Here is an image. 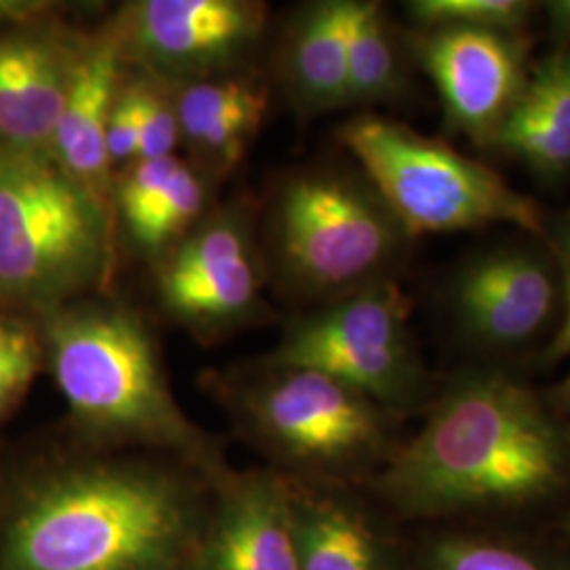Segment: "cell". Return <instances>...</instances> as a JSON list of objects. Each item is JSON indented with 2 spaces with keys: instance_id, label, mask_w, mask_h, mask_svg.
<instances>
[{
  "instance_id": "1",
  "label": "cell",
  "mask_w": 570,
  "mask_h": 570,
  "mask_svg": "<svg viewBox=\"0 0 570 570\" xmlns=\"http://www.w3.org/2000/svg\"><path fill=\"white\" fill-rule=\"evenodd\" d=\"M569 487V429L527 385L489 370L450 383L374 478L407 520L541 510Z\"/></svg>"
},
{
  "instance_id": "2",
  "label": "cell",
  "mask_w": 570,
  "mask_h": 570,
  "mask_svg": "<svg viewBox=\"0 0 570 570\" xmlns=\"http://www.w3.org/2000/svg\"><path fill=\"white\" fill-rule=\"evenodd\" d=\"M202 492L174 469L77 461L30 480L0 515V570H193Z\"/></svg>"
},
{
  "instance_id": "3",
  "label": "cell",
  "mask_w": 570,
  "mask_h": 570,
  "mask_svg": "<svg viewBox=\"0 0 570 570\" xmlns=\"http://www.w3.org/2000/svg\"><path fill=\"white\" fill-rule=\"evenodd\" d=\"M49 366L91 442L169 450L212 480L218 450L178 406L142 320L117 305H68L47 322Z\"/></svg>"
},
{
  "instance_id": "4",
  "label": "cell",
  "mask_w": 570,
  "mask_h": 570,
  "mask_svg": "<svg viewBox=\"0 0 570 570\" xmlns=\"http://www.w3.org/2000/svg\"><path fill=\"white\" fill-rule=\"evenodd\" d=\"M108 205L47 150L0 144V301L53 313L108 279Z\"/></svg>"
},
{
  "instance_id": "5",
  "label": "cell",
  "mask_w": 570,
  "mask_h": 570,
  "mask_svg": "<svg viewBox=\"0 0 570 570\" xmlns=\"http://www.w3.org/2000/svg\"><path fill=\"white\" fill-rule=\"evenodd\" d=\"M341 140L410 235H440L513 225L543 233L541 212L497 171L406 125L364 115Z\"/></svg>"
},
{
  "instance_id": "6",
  "label": "cell",
  "mask_w": 570,
  "mask_h": 570,
  "mask_svg": "<svg viewBox=\"0 0 570 570\" xmlns=\"http://www.w3.org/2000/svg\"><path fill=\"white\" fill-rule=\"evenodd\" d=\"M273 237L292 284L306 292H357L400 254L407 233L372 184L313 171L282 188Z\"/></svg>"
},
{
  "instance_id": "7",
  "label": "cell",
  "mask_w": 570,
  "mask_h": 570,
  "mask_svg": "<svg viewBox=\"0 0 570 570\" xmlns=\"http://www.w3.org/2000/svg\"><path fill=\"white\" fill-rule=\"evenodd\" d=\"M245 389V428L282 463L343 480L387 461V410L357 389L305 367H271Z\"/></svg>"
},
{
  "instance_id": "8",
  "label": "cell",
  "mask_w": 570,
  "mask_h": 570,
  "mask_svg": "<svg viewBox=\"0 0 570 570\" xmlns=\"http://www.w3.org/2000/svg\"><path fill=\"white\" fill-rule=\"evenodd\" d=\"M271 367H305L357 389L387 412L416 406L428 376L407 327L404 294L370 284L306 317L271 355Z\"/></svg>"
},
{
  "instance_id": "9",
  "label": "cell",
  "mask_w": 570,
  "mask_h": 570,
  "mask_svg": "<svg viewBox=\"0 0 570 570\" xmlns=\"http://www.w3.org/2000/svg\"><path fill=\"white\" fill-rule=\"evenodd\" d=\"M263 271L242 209L197 223L165 252L157 292L165 313L197 336H220L263 311Z\"/></svg>"
},
{
  "instance_id": "10",
  "label": "cell",
  "mask_w": 570,
  "mask_h": 570,
  "mask_svg": "<svg viewBox=\"0 0 570 570\" xmlns=\"http://www.w3.org/2000/svg\"><path fill=\"white\" fill-rule=\"evenodd\" d=\"M266 7L252 0H142L115 20L122 58L159 79H205L263 37Z\"/></svg>"
},
{
  "instance_id": "11",
  "label": "cell",
  "mask_w": 570,
  "mask_h": 570,
  "mask_svg": "<svg viewBox=\"0 0 570 570\" xmlns=\"http://www.w3.org/2000/svg\"><path fill=\"white\" fill-rule=\"evenodd\" d=\"M416 42L449 121L473 142H494L529 81L522 41L508 30L449 26Z\"/></svg>"
},
{
  "instance_id": "12",
  "label": "cell",
  "mask_w": 570,
  "mask_h": 570,
  "mask_svg": "<svg viewBox=\"0 0 570 570\" xmlns=\"http://www.w3.org/2000/svg\"><path fill=\"white\" fill-rule=\"evenodd\" d=\"M214 482L218 494L193 570H301L292 480L275 471L223 469Z\"/></svg>"
},
{
  "instance_id": "13",
  "label": "cell",
  "mask_w": 570,
  "mask_h": 570,
  "mask_svg": "<svg viewBox=\"0 0 570 570\" xmlns=\"http://www.w3.org/2000/svg\"><path fill=\"white\" fill-rule=\"evenodd\" d=\"M558 303L556 275L529 249H494L461 268L452 311L469 341L510 348L534 338Z\"/></svg>"
},
{
  "instance_id": "14",
  "label": "cell",
  "mask_w": 570,
  "mask_h": 570,
  "mask_svg": "<svg viewBox=\"0 0 570 570\" xmlns=\"http://www.w3.org/2000/svg\"><path fill=\"white\" fill-rule=\"evenodd\" d=\"M125 58L115 21L91 39H82L49 155L110 207V159L106 125L125 79Z\"/></svg>"
},
{
  "instance_id": "15",
  "label": "cell",
  "mask_w": 570,
  "mask_h": 570,
  "mask_svg": "<svg viewBox=\"0 0 570 570\" xmlns=\"http://www.w3.org/2000/svg\"><path fill=\"white\" fill-rule=\"evenodd\" d=\"M81 41L0 37V144L49 153Z\"/></svg>"
},
{
  "instance_id": "16",
  "label": "cell",
  "mask_w": 570,
  "mask_h": 570,
  "mask_svg": "<svg viewBox=\"0 0 570 570\" xmlns=\"http://www.w3.org/2000/svg\"><path fill=\"white\" fill-rule=\"evenodd\" d=\"M301 570H410L366 505L332 487L292 480Z\"/></svg>"
},
{
  "instance_id": "17",
  "label": "cell",
  "mask_w": 570,
  "mask_h": 570,
  "mask_svg": "<svg viewBox=\"0 0 570 570\" xmlns=\"http://www.w3.org/2000/svg\"><path fill=\"white\" fill-rule=\"evenodd\" d=\"M174 98L183 142L218 171L242 161L268 108V91L249 79L186 81Z\"/></svg>"
},
{
  "instance_id": "18",
  "label": "cell",
  "mask_w": 570,
  "mask_h": 570,
  "mask_svg": "<svg viewBox=\"0 0 570 570\" xmlns=\"http://www.w3.org/2000/svg\"><path fill=\"white\" fill-rule=\"evenodd\" d=\"M492 144L541 171L570 167V49L537 68Z\"/></svg>"
},
{
  "instance_id": "19",
  "label": "cell",
  "mask_w": 570,
  "mask_h": 570,
  "mask_svg": "<svg viewBox=\"0 0 570 570\" xmlns=\"http://www.w3.org/2000/svg\"><path fill=\"white\" fill-rule=\"evenodd\" d=\"M285 66L292 91L305 110L322 112L351 104L343 0L306 9L292 32Z\"/></svg>"
},
{
  "instance_id": "20",
  "label": "cell",
  "mask_w": 570,
  "mask_h": 570,
  "mask_svg": "<svg viewBox=\"0 0 570 570\" xmlns=\"http://www.w3.org/2000/svg\"><path fill=\"white\" fill-rule=\"evenodd\" d=\"M410 570H570V558L489 530H440Z\"/></svg>"
},
{
  "instance_id": "21",
  "label": "cell",
  "mask_w": 570,
  "mask_h": 570,
  "mask_svg": "<svg viewBox=\"0 0 570 570\" xmlns=\"http://www.w3.org/2000/svg\"><path fill=\"white\" fill-rule=\"evenodd\" d=\"M351 104L379 102L400 87V70L381 4L343 0Z\"/></svg>"
},
{
  "instance_id": "22",
  "label": "cell",
  "mask_w": 570,
  "mask_h": 570,
  "mask_svg": "<svg viewBox=\"0 0 570 570\" xmlns=\"http://www.w3.org/2000/svg\"><path fill=\"white\" fill-rule=\"evenodd\" d=\"M205 197L207 190L202 176L193 167L184 165L178 180L161 205L129 235V239L144 254H165L171 245L183 239L190 226L199 223Z\"/></svg>"
},
{
  "instance_id": "23",
  "label": "cell",
  "mask_w": 570,
  "mask_h": 570,
  "mask_svg": "<svg viewBox=\"0 0 570 570\" xmlns=\"http://www.w3.org/2000/svg\"><path fill=\"white\" fill-rule=\"evenodd\" d=\"M165 82L148 72L127 79L138 121V161L176 157L183 142L174 87Z\"/></svg>"
},
{
  "instance_id": "24",
  "label": "cell",
  "mask_w": 570,
  "mask_h": 570,
  "mask_svg": "<svg viewBox=\"0 0 570 570\" xmlns=\"http://www.w3.org/2000/svg\"><path fill=\"white\" fill-rule=\"evenodd\" d=\"M412 20L425 28H489L513 32L529 20L532 4L524 0H414Z\"/></svg>"
},
{
  "instance_id": "25",
  "label": "cell",
  "mask_w": 570,
  "mask_h": 570,
  "mask_svg": "<svg viewBox=\"0 0 570 570\" xmlns=\"http://www.w3.org/2000/svg\"><path fill=\"white\" fill-rule=\"evenodd\" d=\"M184 165L178 157H165L134 161L125 167L119 183L115 184V202L129 235L161 205Z\"/></svg>"
},
{
  "instance_id": "26",
  "label": "cell",
  "mask_w": 570,
  "mask_h": 570,
  "mask_svg": "<svg viewBox=\"0 0 570 570\" xmlns=\"http://www.w3.org/2000/svg\"><path fill=\"white\" fill-rule=\"evenodd\" d=\"M39 334L23 322L0 317V419L18 406L41 367Z\"/></svg>"
},
{
  "instance_id": "27",
  "label": "cell",
  "mask_w": 570,
  "mask_h": 570,
  "mask_svg": "<svg viewBox=\"0 0 570 570\" xmlns=\"http://www.w3.org/2000/svg\"><path fill=\"white\" fill-rule=\"evenodd\" d=\"M106 150L112 167L117 165L127 167L138 161V121H136L134 100L127 87V72L117 91V98L106 125Z\"/></svg>"
},
{
  "instance_id": "28",
  "label": "cell",
  "mask_w": 570,
  "mask_h": 570,
  "mask_svg": "<svg viewBox=\"0 0 570 570\" xmlns=\"http://www.w3.org/2000/svg\"><path fill=\"white\" fill-rule=\"evenodd\" d=\"M51 4L39 0H0V28L23 26L49 13Z\"/></svg>"
},
{
  "instance_id": "29",
  "label": "cell",
  "mask_w": 570,
  "mask_h": 570,
  "mask_svg": "<svg viewBox=\"0 0 570 570\" xmlns=\"http://www.w3.org/2000/svg\"><path fill=\"white\" fill-rule=\"evenodd\" d=\"M548 18H550L551 30L562 37H570V0H553L548 2Z\"/></svg>"
},
{
  "instance_id": "30",
  "label": "cell",
  "mask_w": 570,
  "mask_h": 570,
  "mask_svg": "<svg viewBox=\"0 0 570 570\" xmlns=\"http://www.w3.org/2000/svg\"><path fill=\"white\" fill-rule=\"evenodd\" d=\"M567 294H569V308H567L562 326H560L553 343H551L550 353H548L550 360H560V357L570 355V292H567Z\"/></svg>"
},
{
  "instance_id": "31",
  "label": "cell",
  "mask_w": 570,
  "mask_h": 570,
  "mask_svg": "<svg viewBox=\"0 0 570 570\" xmlns=\"http://www.w3.org/2000/svg\"><path fill=\"white\" fill-rule=\"evenodd\" d=\"M558 404L570 416V374L567 376V381L558 389Z\"/></svg>"
},
{
  "instance_id": "32",
  "label": "cell",
  "mask_w": 570,
  "mask_h": 570,
  "mask_svg": "<svg viewBox=\"0 0 570 570\" xmlns=\"http://www.w3.org/2000/svg\"><path fill=\"white\" fill-rule=\"evenodd\" d=\"M567 292H570V242H569V275H567Z\"/></svg>"
},
{
  "instance_id": "33",
  "label": "cell",
  "mask_w": 570,
  "mask_h": 570,
  "mask_svg": "<svg viewBox=\"0 0 570 570\" xmlns=\"http://www.w3.org/2000/svg\"><path fill=\"white\" fill-rule=\"evenodd\" d=\"M567 537H569V541H570V511H569V515H567Z\"/></svg>"
},
{
  "instance_id": "34",
  "label": "cell",
  "mask_w": 570,
  "mask_h": 570,
  "mask_svg": "<svg viewBox=\"0 0 570 570\" xmlns=\"http://www.w3.org/2000/svg\"><path fill=\"white\" fill-rule=\"evenodd\" d=\"M0 515H2V508H0Z\"/></svg>"
}]
</instances>
